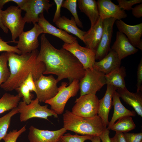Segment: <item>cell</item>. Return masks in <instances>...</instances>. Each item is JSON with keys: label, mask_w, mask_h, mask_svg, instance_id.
Segmentation results:
<instances>
[{"label": "cell", "mask_w": 142, "mask_h": 142, "mask_svg": "<svg viewBox=\"0 0 142 142\" xmlns=\"http://www.w3.org/2000/svg\"><path fill=\"white\" fill-rule=\"evenodd\" d=\"M40 48L37 57L38 62L45 65L44 74L57 76L58 82L67 78L70 84L74 80H79L84 76L85 70L71 53L63 48L58 49L49 42L45 34L40 37Z\"/></svg>", "instance_id": "1"}, {"label": "cell", "mask_w": 142, "mask_h": 142, "mask_svg": "<svg viewBox=\"0 0 142 142\" xmlns=\"http://www.w3.org/2000/svg\"><path fill=\"white\" fill-rule=\"evenodd\" d=\"M38 52L37 49L21 54L7 52L10 75L0 87L5 91H11L18 88L29 74H32L34 81L43 74L45 66L43 62L37 60Z\"/></svg>", "instance_id": "2"}, {"label": "cell", "mask_w": 142, "mask_h": 142, "mask_svg": "<svg viewBox=\"0 0 142 142\" xmlns=\"http://www.w3.org/2000/svg\"><path fill=\"white\" fill-rule=\"evenodd\" d=\"M63 127L83 135L99 136L107 128L102 119L98 115L85 118L77 116L66 110L63 115Z\"/></svg>", "instance_id": "3"}, {"label": "cell", "mask_w": 142, "mask_h": 142, "mask_svg": "<svg viewBox=\"0 0 142 142\" xmlns=\"http://www.w3.org/2000/svg\"><path fill=\"white\" fill-rule=\"evenodd\" d=\"M79 81L75 79L67 87V83L62 82L58 88L56 94L44 103L50 105L51 109L57 114H62L68 100L71 97L76 96L79 90Z\"/></svg>", "instance_id": "4"}, {"label": "cell", "mask_w": 142, "mask_h": 142, "mask_svg": "<svg viewBox=\"0 0 142 142\" xmlns=\"http://www.w3.org/2000/svg\"><path fill=\"white\" fill-rule=\"evenodd\" d=\"M48 106L47 105H41L36 98L28 104L23 101H20L17 107L18 113H20V121L25 122L34 118L48 120V117L52 116L58 118V114L53 110L48 108Z\"/></svg>", "instance_id": "5"}, {"label": "cell", "mask_w": 142, "mask_h": 142, "mask_svg": "<svg viewBox=\"0 0 142 142\" xmlns=\"http://www.w3.org/2000/svg\"><path fill=\"white\" fill-rule=\"evenodd\" d=\"M22 10L17 6H10L1 13L3 25L11 31L12 42L17 43L16 39L24 31L25 23L21 15Z\"/></svg>", "instance_id": "6"}, {"label": "cell", "mask_w": 142, "mask_h": 142, "mask_svg": "<svg viewBox=\"0 0 142 142\" xmlns=\"http://www.w3.org/2000/svg\"><path fill=\"white\" fill-rule=\"evenodd\" d=\"M105 74L95 68L85 70L83 77L79 81L80 96L92 94L96 95L106 84Z\"/></svg>", "instance_id": "7"}, {"label": "cell", "mask_w": 142, "mask_h": 142, "mask_svg": "<svg viewBox=\"0 0 142 142\" xmlns=\"http://www.w3.org/2000/svg\"><path fill=\"white\" fill-rule=\"evenodd\" d=\"M99 100L96 95L87 94L77 98L72 112L82 117L89 118L98 115Z\"/></svg>", "instance_id": "8"}, {"label": "cell", "mask_w": 142, "mask_h": 142, "mask_svg": "<svg viewBox=\"0 0 142 142\" xmlns=\"http://www.w3.org/2000/svg\"><path fill=\"white\" fill-rule=\"evenodd\" d=\"M35 93L39 102H44L53 97L58 92V82L52 75L45 76L42 75L34 80Z\"/></svg>", "instance_id": "9"}, {"label": "cell", "mask_w": 142, "mask_h": 142, "mask_svg": "<svg viewBox=\"0 0 142 142\" xmlns=\"http://www.w3.org/2000/svg\"><path fill=\"white\" fill-rule=\"evenodd\" d=\"M43 33L42 28L38 23L34 24L31 30L23 31L18 37L16 45L22 54L30 53L37 49L39 45L38 37Z\"/></svg>", "instance_id": "10"}, {"label": "cell", "mask_w": 142, "mask_h": 142, "mask_svg": "<svg viewBox=\"0 0 142 142\" xmlns=\"http://www.w3.org/2000/svg\"><path fill=\"white\" fill-rule=\"evenodd\" d=\"M62 48L73 54L85 70L93 68L95 62L96 50L81 46L77 40L71 44L64 43Z\"/></svg>", "instance_id": "11"}, {"label": "cell", "mask_w": 142, "mask_h": 142, "mask_svg": "<svg viewBox=\"0 0 142 142\" xmlns=\"http://www.w3.org/2000/svg\"><path fill=\"white\" fill-rule=\"evenodd\" d=\"M54 4L48 0H27L24 10L26 13L23 17L25 23H37L40 14L45 11L48 12Z\"/></svg>", "instance_id": "12"}, {"label": "cell", "mask_w": 142, "mask_h": 142, "mask_svg": "<svg viewBox=\"0 0 142 142\" xmlns=\"http://www.w3.org/2000/svg\"><path fill=\"white\" fill-rule=\"evenodd\" d=\"M116 20L113 18L103 19V32L100 41L96 50V60H100L109 53L110 49L113 26Z\"/></svg>", "instance_id": "13"}, {"label": "cell", "mask_w": 142, "mask_h": 142, "mask_svg": "<svg viewBox=\"0 0 142 142\" xmlns=\"http://www.w3.org/2000/svg\"><path fill=\"white\" fill-rule=\"evenodd\" d=\"M28 135L29 142H58L67 131L64 127L54 130H42L31 125Z\"/></svg>", "instance_id": "14"}, {"label": "cell", "mask_w": 142, "mask_h": 142, "mask_svg": "<svg viewBox=\"0 0 142 142\" xmlns=\"http://www.w3.org/2000/svg\"><path fill=\"white\" fill-rule=\"evenodd\" d=\"M119 32L126 36L131 44L135 47L142 50V23L134 25L128 24L121 19L115 22Z\"/></svg>", "instance_id": "15"}, {"label": "cell", "mask_w": 142, "mask_h": 142, "mask_svg": "<svg viewBox=\"0 0 142 142\" xmlns=\"http://www.w3.org/2000/svg\"><path fill=\"white\" fill-rule=\"evenodd\" d=\"M97 2L100 17L103 19L113 18L119 20L127 16L125 11L111 0H98Z\"/></svg>", "instance_id": "16"}, {"label": "cell", "mask_w": 142, "mask_h": 142, "mask_svg": "<svg viewBox=\"0 0 142 142\" xmlns=\"http://www.w3.org/2000/svg\"><path fill=\"white\" fill-rule=\"evenodd\" d=\"M111 49L117 53L121 60L138 51L131 44L126 36L119 31L116 32V40Z\"/></svg>", "instance_id": "17"}, {"label": "cell", "mask_w": 142, "mask_h": 142, "mask_svg": "<svg viewBox=\"0 0 142 142\" xmlns=\"http://www.w3.org/2000/svg\"><path fill=\"white\" fill-rule=\"evenodd\" d=\"M38 24L42 28L43 33L51 34L63 40L64 43L71 44L77 40V38L68 34L64 30L56 28L45 18L43 13L40 14Z\"/></svg>", "instance_id": "18"}, {"label": "cell", "mask_w": 142, "mask_h": 142, "mask_svg": "<svg viewBox=\"0 0 142 142\" xmlns=\"http://www.w3.org/2000/svg\"><path fill=\"white\" fill-rule=\"evenodd\" d=\"M103 20L100 17L83 36L86 47L96 50L100 41L103 32Z\"/></svg>", "instance_id": "19"}, {"label": "cell", "mask_w": 142, "mask_h": 142, "mask_svg": "<svg viewBox=\"0 0 142 142\" xmlns=\"http://www.w3.org/2000/svg\"><path fill=\"white\" fill-rule=\"evenodd\" d=\"M121 60L117 53L110 49L108 54L98 62H95L93 68L108 74L120 67Z\"/></svg>", "instance_id": "20"}, {"label": "cell", "mask_w": 142, "mask_h": 142, "mask_svg": "<svg viewBox=\"0 0 142 142\" xmlns=\"http://www.w3.org/2000/svg\"><path fill=\"white\" fill-rule=\"evenodd\" d=\"M118 88L110 85H107V88L104 97L99 100L98 115L102 119L107 126L109 123L108 116L112 105V97L114 92Z\"/></svg>", "instance_id": "21"}, {"label": "cell", "mask_w": 142, "mask_h": 142, "mask_svg": "<svg viewBox=\"0 0 142 142\" xmlns=\"http://www.w3.org/2000/svg\"><path fill=\"white\" fill-rule=\"evenodd\" d=\"M117 92L120 97L127 104L131 106L138 114L142 117V95L141 92L134 93L129 91L126 87L118 88Z\"/></svg>", "instance_id": "22"}, {"label": "cell", "mask_w": 142, "mask_h": 142, "mask_svg": "<svg viewBox=\"0 0 142 142\" xmlns=\"http://www.w3.org/2000/svg\"><path fill=\"white\" fill-rule=\"evenodd\" d=\"M112 99V105L114 106V110L112 118L109 122L107 128L109 130L115 121L125 116H135L136 115L135 111L128 109L122 104L120 97L116 90L113 94Z\"/></svg>", "instance_id": "23"}, {"label": "cell", "mask_w": 142, "mask_h": 142, "mask_svg": "<svg viewBox=\"0 0 142 142\" xmlns=\"http://www.w3.org/2000/svg\"><path fill=\"white\" fill-rule=\"evenodd\" d=\"M79 8L89 18L91 27L93 26L100 17L97 1L95 0H78Z\"/></svg>", "instance_id": "24"}, {"label": "cell", "mask_w": 142, "mask_h": 142, "mask_svg": "<svg viewBox=\"0 0 142 142\" xmlns=\"http://www.w3.org/2000/svg\"><path fill=\"white\" fill-rule=\"evenodd\" d=\"M55 23L60 29L72 33L83 42V36L86 32L78 28L73 17L69 19L64 16L60 17Z\"/></svg>", "instance_id": "25"}, {"label": "cell", "mask_w": 142, "mask_h": 142, "mask_svg": "<svg viewBox=\"0 0 142 142\" xmlns=\"http://www.w3.org/2000/svg\"><path fill=\"white\" fill-rule=\"evenodd\" d=\"M126 76L125 67H120L109 73L105 75L106 84L113 85L117 88L124 89L126 87L124 79Z\"/></svg>", "instance_id": "26"}, {"label": "cell", "mask_w": 142, "mask_h": 142, "mask_svg": "<svg viewBox=\"0 0 142 142\" xmlns=\"http://www.w3.org/2000/svg\"><path fill=\"white\" fill-rule=\"evenodd\" d=\"M21 98L18 94L14 95L5 93L0 99V114L17 107Z\"/></svg>", "instance_id": "27"}, {"label": "cell", "mask_w": 142, "mask_h": 142, "mask_svg": "<svg viewBox=\"0 0 142 142\" xmlns=\"http://www.w3.org/2000/svg\"><path fill=\"white\" fill-rule=\"evenodd\" d=\"M136 125L132 116H125L118 119V121L112 126L110 129L116 132L126 133L135 129Z\"/></svg>", "instance_id": "28"}, {"label": "cell", "mask_w": 142, "mask_h": 142, "mask_svg": "<svg viewBox=\"0 0 142 142\" xmlns=\"http://www.w3.org/2000/svg\"><path fill=\"white\" fill-rule=\"evenodd\" d=\"M18 113V112L17 107L12 109L4 116L0 117V141L7 133L12 117Z\"/></svg>", "instance_id": "29"}, {"label": "cell", "mask_w": 142, "mask_h": 142, "mask_svg": "<svg viewBox=\"0 0 142 142\" xmlns=\"http://www.w3.org/2000/svg\"><path fill=\"white\" fill-rule=\"evenodd\" d=\"M8 62L7 53L4 52L0 55V87L7 80L10 75Z\"/></svg>", "instance_id": "30"}, {"label": "cell", "mask_w": 142, "mask_h": 142, "mask_svg": "<svg viewBox=\"0 0 142 142\" xmlns=\"http://www.w3.org/2000/svg\"><path fill=\"white\" fill-rule=\"evenodd\" d=\"M77 0H66L64 1L62 7L67 9L71 13L77 25L83 28L82 23L80 20L77 10Z\"/></svg>", "instance_id": "31"}, {"label": "cell", "mask_w": 142, "mask_h": 142, "mask_svg": "<svg viewBox=\"0 0 142 142\" xmlns=\"http://www.w3.org/2000/svg\"><path fill=\"white\" fill-rule=\"evenodd\" d=\"M15 90L22 98L23 101L26 104H29L32 100L34 95L31 93L28 87L23 82Z\"/></svg>", "instance_id": "32"}, {"label": "cell", "mask_w": 142, "mask_h": 142, "mask_svg": "<svg viewBox=\"0 0 142 142\" xmlns=\"http://www.w3.org/2000/svg\"><path fill=\"white\" fill-rule=\"evenodd\" d=\"M93 136L89 135H79L77 134L73 135L68 133L64 134L60 139L62 142H84L87 140H90Z\"/></svg>", "instance_id": "33"}, {"label": "cell", "mask_w": 142, "mask_h": 142, "mask_svg": "<svg viewBox=\"0 0 142 142\" xmlns=\"http://www.w3.org/2000/svg\"><path fill=\"white\" fill-rule=\"evenodd\" d=\"M26 125L19 130L14 129L7 133L3 138L4 142H16L18 137L26 130Z\"/></svg>", "instance_id": "34"}, {"label": "cell", "mask_w": 142, "mask_h": 142, "mask_svg": "<svg viewBox=\"0 0 142 142\" xmlns=\"http://www.w3.org/2000/svg\"><path fill=\"white\" fill-rule=\"evenodd\" d=\"M118 6L124 11H130L131 10L132 6L134 5L142 3V0H117Z\"/></svg>", "instance_id": "35"}, {"label": "cell", "mask_w": 142, "mask_h": 142, "mask_svg": "<svg viewBox=\"0 0 142 142\" xmlns=\"http://www.w3.org/2000/svg\"><path fill=\"white\" fill-rule=\"evenodd\" d=\"M7 43L3 41L0 36V52H13L18 54H22L16 46H11Z\"/></svg>", "instance_id": "36"}, {"label": "cell", "mask_w": 142, "mask_h": 142, "mask_svg": "<svg viewBox=\"0 0 142 142\" xmlns=\"http://www.w3.org/2000/svg\"><path fill=\"white\" fill-rule=\"evenodd\" d=\"M123 133L126 142H142V132Z\"/></svg>", "instance_id": "37"}, {"label": "cell", "mask_w": 142, "mask_h": 142, "mask_svg": "<svg viewBox=\"0 0 142 142\" xmlns=\"http://www.w3.org/2000/svg\"><path fill=\"white\" fill-rule=\"evenodd\" d=\"M137 92L142 91V58L138 65L137 72Z\"/></svg>", "instance_id": "38"}, {"label": "cell", "mask_w": 142, "mask_h": 142, "mask_svg": "<svg viewBox=\"0 0 142 142\" xmlns=\"http://www.w3.org/2000/svg\"><path fill=\"white\" fill-rule=\"evenodd\" d=\"M54 1L56 4V11L53 20V22L55 23L60 17L61 9L64 1L63 0H54Z\"/></svg>", "instance_id": "39"}, {"label": "cell", "mask_w": 142, "mask_h": 142, "mask_svg": "<svg viewBox=\"0 0 142 142\" xmlns=\"http://www.w3.org/2000/svg\"><path fill=\"white\" fill-rule=\"evenodd\" d=\"M23 82L28 87L31 92L36 93V88L32 73L29 74Z\"/></svg>", "instance_id": "40"}, {"label": "cell", "mask_w": 142, "mask_h": 142, "mask_svg": "<svg viewBox=\"0 0 142 142\" xmlns=\"http://www.w3.org/2000/svg\"><path fill=\"white\" fill-rule=\"evenodd\" d=\"M133 15L135 17L139 18L142 17V3L132 8L131 10Z\"/></svg>", "instance_id": "41"}, {"label": "cell", "mask_w": 142, "mask_h": 142, "mask_svg": "<svg viewBox=\"0 0 142 142\" xmlns=\"http://www.w3.org/2000/svg\"><path fill=\"white\" fill-rule=\"evenodd\" d=\"M111 142H126L123 133L116 132L115 135L110 138Z\"/></svg>", "instance_id": "42"}, {"label": "cell", "mask_w": 142, "mask_h": 142, "mask_svg": "<svg viewBox=\"0 0 142 142\" xmlns=\"http://www.w3.org/2000/svg\"><path fill=\"white\" fill-rule=\"evenodd\" d=\"M24 1V0H0V8L2 9L4 4L9 2L15 3L17 5V6L20 7L22 6Z\"/></svg>", "instance_id": "43"}, {"label": "cell", "mask_w": 142, "mask_h": 142, "mask_svg": "<svg viewBox=\"0 0 142 142\" xmlns=\"http://www.w3.org/2000/svg\"><path fill=\"white\" fill-rule=\"evenodd\" d=\"M109 130L107 128L99 136L102 142H111L109 136Z\"/></svg>", "instance_id": "44"}, {"label": "cell", "mask_w": 142, "mask_h": 142, "mask_svg": "<svg viewBox=\"0 0 142 142\" xmlns=\"http://www.w3.org/2000/svg\"><path fill=\"white\" fill-rule=\"evenodd\" d=\"M2 11V9L0 8V27L4 33H7L8 31V29L3 25L1 20V13Z\"/></svg>", "instance_id": "45"}, {"label": "cell", "mask_w": 142, "mask_h": 142, "mask_svg": "<svg viewBox=\"0 0 142 142\" xmlns=\"http://www.w3.org/2000/svg\"><path fill=\"white\" fill-rule=\"evenodd\" d=\"M90 140L92 142H101V140L99 136H93Z\"/></svg>", "instance_id": "46"}, {"label": "cell", "mask_w": 142, "mask_h": 142, "mask_svg": "<svg viewBox=\"0 0 142 142\" xmlns=\"http://www.w3.org/2000/svg\"><path fill=\"white\" fill-rule=\"evenodd\" d=\"M58 142H62L60 140Z\"/></svg>", "instance_id": "47"}]
</instances>
